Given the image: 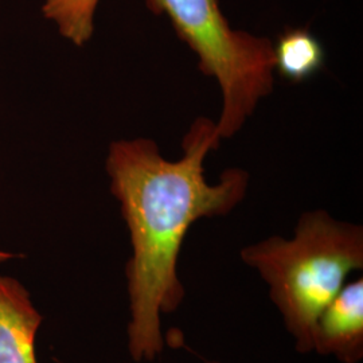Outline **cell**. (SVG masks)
Segmentation results:
<instances>
[{"label":"cell","instance_id":"6da1fadb","mask_svg":"<svg viewBox=\"0 0 363 363\" xmlns=\"http://www.w3.org/2000/svg\"><path fill=\"white\" fill-rule=\"evenodd\" d=\"M216 123L198 117L182 142L183 155L169 162L151 139L109 145L106 172L130 232L132 255L125 267L130 300L128 351L136 363L152 362L163 352L162 316L178 311L186 289L178 259L186 234L201 218L228 216L247 194L249 175L225 169L210 184L203 162L217 150Z\"/></svg>","mask_w":363,"mask_h":363},{"label":"cell","instance_id":"7a4b0ae2","mask_svg":"<svg viewBox=\"0 0 363 363\" xmlns=\"http://www.w3.org/2000/svg\"><path fill=\"white\" fill-rule=\"evenodd\" d=\"M268 284L298 354L312 352V330L347 277L363 268V228L333 218L325 210L306 211L291 240L273 235L240 253Z\"/></svg>","mask_w":363,"mask_h":363},{"label":"cell","instance_id":"3957f363","mask_svg":"<svg viewBox=\"0 0 363 363\" xmlns=\"http://www.w3.org/2000/svg\"><path fill=\"white\" fill-rule=\"evenodd\" d=\"M145 4L169 18L177 35L196 54L201 72L220 84L223 105L216 128L220 139L232 138L273 91L272 40L233 30L218 0H145Z\"/></svg>","mask_w":363,"mask_h":363},{"label":"cell","instance_id":"277c9868","mask_svg":"<svg viewBox=\"0 0 363 363\" xmlns=\"http://www.w3.org/2000/svg\"><path fill=\"white\" fill-rule=\"evenodd\" d=\"M312 352L340 363L362 361V277L342 286L319 315L312 330Z\"/></svg>","mask_w":363,"mask_h":363},{"label":"cell","instance_id":"5b68a950","mask_svg":"<svg viewBox=\"0 0 363 363\" xmlns=\"http://www.w3.org/2000/svg\"><path fill=\"white\" fill-rule=\"evenodd\" d=\"M42 320L25 286L0 274V363H38L35 337Z\"/></svg>","mask_w":363,"mask_h":363},{"label":"cell","instance_id":"8992f818","mask_svg":"<svg viewBox=\"0 0 363 363\" xmlns=\"http://www.w3.org/2000/svg\"><path fill=\"white\" fill-rule=\"evenodd\" d=\"M273 52L274 70L294 84L304 82L325 66V49L307 28H286L273 45Z\"/></svg>","mask_w":363,"mask_h":363},{"label":"cell","instance_id":"52a82bcc","mask_svg":"<svg viewBox=\"0 0 363 363\" xmlns=\"http://www.w3.org/2000/svg\"><path fill=\"white\" fill-rule=\"evenodd\" d=\"M100 0H46L42 13L54 22L60 34L76 46L89 42L94 30V13Z\"/></svg>","mask_w":363,"mask_h":363},{"label":"cell","instance_id":"ba28073f","mask_svg":"<svg viewBox=\"0 0 363 363\" xmlns=\"http://www.w3.org/2000/svg\"><path fill=\"white\" fill-rule=\"evenodd\" d=\"M13 257H15V255H13V253L0 250V264H1V262H6V261H9V259H13Z\"/></svg>","mask_w":363,"mask_h":363},{"label":"cell","instance_id":"9c48e42d","mask_svg":"<svg viewBox=\"0 0 363 363\" xmlns=\"http://www.w3.org/2000/svg\"><path fill=\"white\" fill-rule=\"evenodd\" d=\"M205 361V363H223V362H218V361H208V359H203Z\"/></svg>","mask_w":363,"mask_h":363}]
</instances>
